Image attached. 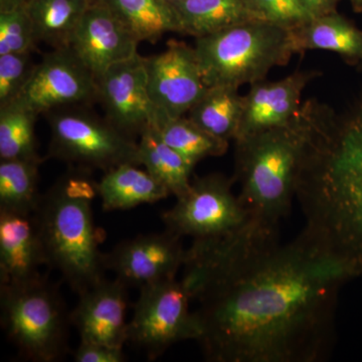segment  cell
<instances>
[{
  "mask_svg": "<svg viewBox=\"0 0 362 362\" xmlns=\"http://www.w3.org/2000/svg\"><path fill=\"white\" fill-rule=\"evenodd\" d=\"M181 277L192 301L207 361L319 362L335 339L343 285L356 278L344 262L302 230L252 223L228 239L192 244Z\"/></svg>",
  "mask_w": 362,
  "mask_h": 362,
  "instance_id": "cell-1",
  "label": "cell"
},
{
  "mask_svg": "<svg viewBox=\"0 0 362 362\" xmlns=\"http://www.w3.org/2000/svg\"><path fill=\"white\" fill-rule=\"evenodd\" d=\"M296 199L303 230L362 276V90L337 111L307 100Z\"/></svg>",
  "mask_w": 362,
  "mask_h": 362,
  "instance_id": "cell-2",
  "label": "cell"
},
{
  "mask_svg": "<svg viewBox=\"0 0 362 362\" xmlns=\"http://www.w3.org/2000/svg\"><path fill=\"white\" fill-rule=\"evenodd\" d=\"M96 197L89 171L75 168L42 194L33 214L47 268L58 271L78 296L106 278L92 209Z\"/></svg>",
  "mask_w": 362,
  "mask_h": 362,
  "instance_id": "cell-3",
  "label": "cell"
},
{
  "mask_svg": "<svg viewBox=\"0 0 362 362\" xmlns=\"http://www.w3.org/2000/svg\"><path fill=\"white\" fill-rule=\"evenodd\" d=\"M306 136L303 104L286 125L235 140L233 180L239 197L254 223L279 230L289 216Z\"/></svg>",
  "mask_w": 362,
  "mask_h": 362,
  "instance_id": "cell-4",
  "label": "cell"
},
{
  "mask_svg": "<svg viewBox=\"0 0 362 362\" xmlns=\"http://www.w3.org/2000/svg\"><path fill=\"white\" fill-rule=\"evenodd\" d=\"M194 51L206 87L252 85L296 54L293 30L252 21L195 39Z\"/></svg>",
  "mask_w": 362,
  "mask_h": 362,
  "instance_id": "cell-5",
  "label": "cell"
},
{
  "mask_svg": "<svg viewBox=\"0 0 362 362\" xmlns=\"http://www.w3.org/2000/svg\"><path fill=\"white\" fill-rule=\"evenodd\" d=\"M1 326L26 361L54 362L68 350L70 312L47 274L14 285H0Z\"/></svg>",
  "mask_w": 362,
  "mask_h": 362,
  "instance_id": "cell-6",
  "label": "cell"
},
{
  "mask_svg": "<svg viewBox=\"0 0 362 362\" xmlns=\"http://www.w3.org/2000/svg\"><path fill=\"white\" fill-rule=\"evenodd\" d=\"M233 178L221 173L192 180L175 206L162 213L165 230L182 239L192 238L195 244L221 242L244 230L254 221L233 194Z\"/></svg>",
  "mask_w": 362,
  "mask_h": 362,
  "instance_id": "cell-7",
  "label": "cell"
},
{
  "mask_svg": "<svg viewBox=\"0 0 362 362\" xmlns=\"http://www.w3.org/2000/svg\"><path fill=\"white\" fill-rule=\"evenodd\" d=\"M49 156L74 168L105 173L121 164L140 165L138 143L108 120L85 111H58L49 117Z\"/></svg>",
  "mask_w": 362,
  "mask_h": 362,
  "instance_id": "cell-8",
  "label": "cell"
},
{
  "mask_svg": "<svg viewBox=\"0 0 362 362\" xmlns=\"http://www.w3.org/2000/svg\"><path fill=\"white\" fill-rule=\"evenodd\" d=\"M192 302L187 288L176 278L143 286L128 322V342L152 359L175 343L197 341L199 326Z\"/></svg>",
  "mask_w": 362,
  "mask_h": 362,
  "instance_id": "cell-9",
  "label": "cell"
},
{
  "mask_svg": "<svg viewBox=\"0 0 362 362\" xmlns=\"http://www.w3.org/2000/svg\"><path fill=\"white\" fill-rule=\"evenodd\" d=\"M98 98L96 78L71 47L54 49L33 68L18 100L37 115Z\"/></svg>",
  "mask_w": 362,
  "mask_h": 362,
  "instance_id": "cell-10",
  "label": "cell"
},
{
  "mask_svg": "<svg viewBox=\"0 0 362 362\" xmlns=\"http://www.w3.org/2000/svg\"><path fill=\"white\" fill-rule=\"evenodd\" d=\"M147 84L157 111L171 118L187 115L207 90L194 47L170 40L158 54L144 58Z\"/></svg>",
  "mask_w": 362,
  "mask_h": 362,
  "instance_id": "cell-11",
  "label": "cell"
},
{
  "mask_svg": "<svg viewBox=\"0 0 362 362\" xmlns=\"http://www.w3.org/2000/svg\"><path fill=\"white\" fill-rule=\"evenodd\" d=\"M187 258L182 238L165 230L119 243L104 254V266L128 287L140 289L145 285L175 279Z\"/></svg>",
  "mask_w": 362,
  "mask_h": 362,
  "instance_id": "cell-12",
  "label": "cell"
},
{
  "mask_svg": "<svg viewBox=\"0 0 362 362\" xmlns=\"http://www.w3.org/2000/svg\"><path fill=\"white\" fill-rule=\"evenodd\" d=\"M106 119L132 138L153 122L157 109L150 98L144 58L136 54L111 66L97 81Z\"/></svg>",
  "mask_w": 362,
  "mask_h": 362,
  "instance_id": "cell-13",
  "label": "cell"
},
{
  "mask_svg": "<svg viewBox=\"0 0 362 362\" xmlns=\"http://www.w3.org/2000/svg\"><path fill=\"white\" fill-rule=\"evenodd\" d=\"M139 44L108 7L93 0L69 47L98 81L111 66L138 54Z\"/></svg>",
  "mask_w": 362,
  "mask_h": 362,
  "instance_id": "cell-14",
  "label": "cell"
},
{
  "mask_svg": "<svg viewBox=\"0 0 362 362\" xmlns=\"http://www.w3.org/2000/svg\"><path fill=\"white\" fill-rule=\"evenodd\" d=\"M127 288L119 278H104L78 295L70 319L81 341L123 349L128 342Z\"/></svg>",
  "mask_w": 362,
  "mask_h": 362,
  "instance_id": "cell-15",
  "label": "cell"
},
{
  "mask_svg": "<svg viewBox=\"0 0 362 362\" xmlns=\"http://www.w3.org/2000/svg\"><path fill=\"white\" fill-rule=\"evenodd\" d=\"M318 76L316 71H298L276 82L251 85L235 140L291 122L301 109L305 88Z\"/></svg>",
  "mask_w": 362,
  "mask_h": 362,
  "instance_id": "cell-16",
  "label": "cell"
},
{
  "mask_svg": "<svg viewBox=\"0 0 362 362\" xmlns=\"http://www.w3.org/2000/svg\"><path fill=\"white\" fill-rule=\"evenodd\" d=\"M42 266L47 259L33 214L0 211V285L37 278Z\"/></svg>",
  "mask_w": 362,
  "mask_h": 362,
  "instance_id": "cell-17",
  "label": "cell"
},
{
  "mask_svg": "<svg viewBox=\"0 0 362 362\" xmlns=\"http://www.w3.org/2000/svg\"><path fill=\"white\" fill-rule=\"evenodd\" d=\"M293 35L297 54L332 52L349 65L362 66V30L337 11L312 18L294 28Z\"/></svg>",
  "mask_w": 362,
  "mask_h": 362,
  "instance_id": "cell-18",
  "label": "cell"
},
{
  "mask_svg": "<svg viewBox=\"0 0 362 362\" xmlns=\"http://www.w3.org/2000/svg\"><path fill=\"white\" fill-rule=\"evenodd\" d=\"M97 190L105 211L154 204L171 194L146 169L142 170L133 163L121 164L106 171L97 182Z\"/></svg>",
  "mask_w": 362,
  "mask_h": 362,
  "instance_id": "cell-19",
  "label": "cell"
},
{
  "mask_svg": "<svg viewBox=\"0 0 362 362\" xmlns=\"http://www.w3.org/2000/svg\"><path fill=\"white\" fill-rule=\"evenodd\" d=\"M175 7L181 35L195 39L252 21H266L246 0H183Z\"/></svg>",
  "mask_w": 362,
  "mask_h": 362,
  "instance_id": "cell-20",
  "label": "cell"
},
{
  "mask_svg": "<svg viewBox=\"0 0 362 362\" xmlns=\"http://www.w3.org/2000/svg\"><path fill=\"white\" fill-rule=\"evenodd\" d=\"M93 0H30L25 6L37 42L54 49L70 47L74 33Z\"/></svg>",
  "mask_w": 362,
  "mask_h": 362,
  "instance_id": "cell-21",
  "label": "cell"
},
{
  "mask_svg": "<svg viewBox=\"0 0 362 362\" xmlns=\"http://www.w3.org/2000/svg\"><path fill=\"white\" fill-rule=\"evenodd\" d=\"M108 7L140 42H154L166 33H180L173 4L166 0H98Z\"/></svg>",
  "mask_w": 362,
  "mask_h": 362,
  "instance_id": "cell-22",
  "label": "cell"
},
{
  "mask_svg": "<svg viewBox=\"0 0 362 362\" xmlns=\"http://www.w3.org/2000/svg\"><path fill=\"white\" fill-rule=\"evenodd\" d=\"M244 110V96L232 86L209 87L188 112V118L207 133L230 141L235 140Z\"/></svg>",
  "mask_w": 362,
  "mask_h": 362,
  "instance_id": "cell-23",
  "label": "cell"
},
{
  "mask_svg": "<svg viewBox=\"0 0 362 362\" xmlns=\"http://www.w3.org/2000/svg\"><path fill=\"white\" fill-rule=\"evenodd\" d=\"M140 165L162 183L175 197L185 194L192 183L194 166L162 140L152 124L140 134Z\"/></svg>",
  "mask_w": 362,
  "mask_h": 362,
  "instance_id": "cell-24",
  "label": "cell"
},
{
  "mask_svg": "<svg viewBox=\"0 0 362 362\" xmlns=\"http://www.w3.org/2000/svg\"><path fill=\"white\" fill-rule=\"evenodd\" d=\"M152 125L162 140L194 168L209 157L223 156L228 149V141L209 134L188 117L171 118L157 111Z\"/></svg>",
  "mask_w": 362,
  "mask_h": 362,
  "instance_id": "cell-25",
  "label": "cell"
},
{
  "mask_svg": "<svg viewBox=\"0 0 362 362\" xmlns=\"http://www.w3.org/2000/svg\"><path fill=\"white\" fill-rule=\"evenodd\" d=\"M40 159L0 160V211L33 216L40 206Z\"/></svg>",
  "mask_w": 362,
  "mask_h": 362,
  "instance_id": "cell-26",
  "label": "cell"
},
{
  "mask_svg": "<svg viewBox=\"0 0 362 362\" xmlns=\"http://www.w3.org/2000/svg\"><path fill=\"white\" fill-rule=\"evenodd\" d=\"M37 116L20 100L0 107V160L42 158L35 136Z\"/></svg>",
  "mask_w": 362,
  "mask_h": 362,
  "instance_id": "cell-27",
  "label": "cell"
},
{
  "mask_svg": "<svg viewBox=\"0 0 362 362\" xmlns=\"http://www.w3.org/2000/svg\"><path fill=\"white\" fill-rule=\"evenodd\" d=\"M37 44L25 7L0 11V56L32 52Z\"/></svg>",
  "mask_w": 362,
  "mask_h": 362,
  "instance_id": "cell-28",
  "label": "cell"
},
{
  "mask_svg": "<svg viewBox=\"0 0 362 362\" xmlns=\"http://www.w3.org/2000/svg\"><path fill=\"white\" fill-rule=\"evenodd\" d=\"M30 52L0 56V107L16 101L30 80L33 68Z\"/></svg>",
  "mask_w": 362,
  "mask_h": 362,
  "instance_id": "cell-29",
  "label": "cell"
},
{
  "mask_svg": "<svg viewBox=\"0 0 362 362\" xmlns=\"http://www.w3.org/2000/svg\"><path fill=\"white\" fill-rule=\"evenodd\" d=\"M266 21L283 28L294 30L311 21L300 0H246Z\"/></svg>",
  "mask_w": 362,
  "mask_h": 362,
  "instance_id": "cell-30",
  "label": "cell"
},
{
  "mask_svg": "<svg viewBox=\"0 0 362 362\" xmlns=\"http://www.w3.org/2000/svg\"><path fill=\"white\" fill-rule=\"evenodd\" d=\"M74 359L77 362H123L126 357L120 347L81 341L74 354Z\"/></svg>",
  "mask_w": 362,
  "mask_h": 362,
  "instance_id": "cell-31",
  "label": "cell"
},
{
  "mask_svg": "<svg viewBox=\"0 0 362 362\" xmlns=\"http://www.w3.org/2000/svg\"><path fill=\"white\" fill-rule=\"evenodd\" d=\"M312 18L335 13L338 0H300Z\"/></svg>",
  "mask_w": 362,
  "mask_h": 362,
  "instance_id": "cell-32",
  "label": "cell"
},
{
  "mask_svg": "<svg viewBox=\"0 0 362 362\" xmlns=\"http://www.w3.org/2000/svg\"><path fill=\"white\" fill-rule=\"evenodd\" d=\"M30 0H0V11H13L28 6Z\"/></svg>",
  "mask_w": 362,
  "mask_h": 362,
  "instance_id": "cell-33",
  "label": "cell"
},
{
  "mask_svg": "<svg viewBox=\"0 0 362 362\" xmlns=\"http://www.w3.org/2000/svg\"><path fill=\"white\" fill-rule=\"evenodd\" d=\"M349 2L356 13L362 11V0H349Z\"/></svg>",
  "mask_w": 362,
  "mask_h": 362,
  "instance_id": "cell-34",
  "label": "cell"
},
{
  "mask_svg": "<svg viewBox=\"0 0 362 362\" xmlns=\"http://www.w3.org/2000/svg\"><path fill=\"white\" fill-rule=\"evenodd\" d=\"M166 1H168V4H178V2L183 1V0H166Z\"/></svg>",
  "mask_w": 362,
  "mask_h": 362,
  "instance_id": "cell-35",
  "label": "cell"
}]
</instances>
